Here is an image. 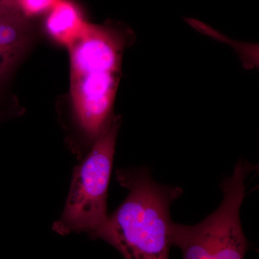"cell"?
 Instances as JSON below:
<instances>
[{
    "label": "cell",
    "instance_id": "6da1fadb",
    "mask_svg": "<svg viewBox=\"0 0 259 259\" xmlns=\"http://www.w3.org/2000/svg\"><path fill=\"white\" fill-rule=\"evenodd\" d=\"M127 40L115 25L88 23L68 48L73 120L89 149L112 119Z\"/></svg>",
    "mask_w": 259,
    "mask_h": 259
},
{
    "label": "cell",
    "instance_id": "7a4b0ae2",
    "mask_svg": "<svg viewBox=\"0 0 259 259\" xmlns=\"http://www.w3.org/2000/svg\"><path fill=\"white\" fill-rule=\"evenodd\" d=\"M116 179L127 197L90 238L106 242L124 259H170V207L182 189L158 184L146 168L117 170Z\"/></svg>",
    "mask_w": 259,
    "mask_h": 259
},
{
    "label": "cell",
    "instance_id": "3957f363",
    "mask_svg": "<svg viewBox=\"0 0 259 259\" xmlns=\"http://www.w3.org/2000/svg\"><path fill=\"white\" fill-rule=\"evenodd\" d=\"M255 169L240 160L232 176L221 184L223 202L214 212L194 226L172 223V245L180 248L182 259H245L250 243L242 228L240 209L245 179Z\"/></svg>",
    "mask_w": 259,
    "mask_h": 259
},
{
    "label": "cell",
    "instance_id": "277c9868",
    "mask_svg": "<svg viewBox=\"0 0 259 259\" xmlns=\"http://www.w3.org/2000/svg\"><path fill=\"white\" fill-rule=\"evenodd\" d=\"M120 125V116L112 117L75 167L64 210L53 226L58 234L85 233L90 237L106 221L109 185Z\"/></svg>",
    "mask_w": 259,
    "mask_h": 259
},
{
    "label": "cell",
    "instance_id": "5b68a950",
    "mask_svg": "<svg viewBox=\"0 0 259 259\" xmlns=\"http://www.w3.org/2000/svg\"><path fill=\"white\" fill-rule=\"evenodd\" d=\"M32 38L30 19L18 13L0 14V85L9 77Z\"/></svg>",
    "mask_w": 259,
    "mask_h": 259
},
{
    "label": "cell",
    "instance_id": "8992f818",
    "mask_svg": "<svg viewBox=\"0 0 259 259\" xmlns=\"http://www.w3.org/2000/svg\"><path fill=\"white\" fill-rule=\"evenodd\" d=\"M88 23L72 1L56 0L48 12L45 28L53 40L69 48L82 35Z\"/></svg>",
    "mask_w": 259,
    "mask_h": 259
},
{
    "label": "cell",
    "instance_id": "52a82bcc",
    "mask_svg": "<svg viewBox=\"0 0 259 259\" xmlns=\"http://www.w3.org/2000/svg\"><path fill=\"white\" fill-rule=\"evenodd\" d=\"M56 2V0H21L20 13L25 18L30 19L32 17L48 13Z\"/></svg>",
    "mask_w": 259,
    "mask_h": 259
},
{
    "label": "cell",
    "instance_id": "ba28073f",
    "mask_svg": "<svg viewBox=\"0 0 259 259\" xmlns=\"http://www.w3.org/2000/svg\"><path fill=\"white\" fill-rule=\"evenodd\" d=\"M20 2L21 0H0V14L21 13L20 10Z\"/></svg>",
    "mask_w": 259,
    "mask_h": 259
}]
</instances>
